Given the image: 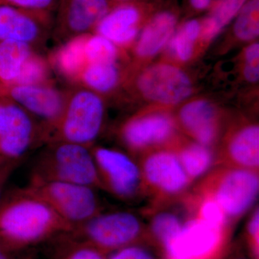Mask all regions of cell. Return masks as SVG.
Instances as JSON below:
<instances>
[{
    "label": "cell",
    "mask_w": 259,
    "mask_h": 259,
    "mask_svg": "<svg viewBox=\"0 0 259 259\" xmlns=\"http://www.w3.org/2000/svg\"><path fill=\"white\" fill-rule=\"evenodd\" d=\"M7 93L10 101L41 122L45 141L48 131L60 118L67 93H61L49 83L13 85L8 87Z\"/></svg>",
    "instance_id": "obj_13"
},
{
    "label": "cell",
    "mask_w": 259,
    "mask_h": 259,
    "mask_svg": "<svg viewBox=\"0 0 259 259\" xmlns=\"http://www.w3.org/2000/svg\"><path fill=\"white\" fill-rule=\"evenodd\" d=\"M39 142L44 143L41 125L14 102H0V161L21 162Z\"/></svg>",
    "instance_id": "obj_10"
},
{
    "label": "cell",
    "mask_w": 259,
    "mask_h": 259,
    "mask_svg": "<svg viewBox=\"0 0 259 259\" xmlns=\"http://www.w3.org/2000/svg\"><path fill=\"white\" fill-rule=\"evenodd\" d=\"M143 194L151 199L148 212L169 205L190 190L192 181L171 148H160L139 158Z\"/></svg>",
    "instance_id": "obj_5"
},
{
    "label": "cell",
    "mask_w": 259,
    "mask_h": 259,
    "mask_svg": "<svg viewBox=\"0 0 259 259\" xmlns=\"http://www.w3.org/2000/svg\"><path fill=\"white\" fill-rule=\"evenodd\" d=\"M182 128L195 142L211 147L216 144L222 120L216 107L205 100H196L182 107L178 114Z\"/></svg>",
    "instance_id": "obj_17"
},
{
    "label": "cell",
    "mask_w": 259,
    "mask_h": 259,
    "mask_svg": "<svg viewBox=\"0 0 259 259\" xmlns=\"http://www.w3.org/2000/svg\"><path fill=\"white\" fill-rule=\"evenodd\" d=\"M35 54L34 48L25 42L0 41V81L7 88L16 84L25 64Z\"/></svg>",
    "instance_id": "obj_21"
},
{
    "label": "cell",
    "mask_w": 259,
    "mask_h": 259,
    "mask_svg": "<svg viewBox=\"0 0 259 259\" xmlns=\"http://www.w3.org/2000/svg\"><path fill=\"white\" fill-rule=\"evenodd\" d=\"M247 0H221L210 15L201 23L200 40L209 41L216 37L239 13Z\"/></svg>",
    "instance_id": "obj_24"
},
{
    "label": "cell",
    "mask_w": 259,
    "mask_h": 259,
    "mask_svg": "<svg viewBox=\"0 0 259 259\" xmlns=\"http://www.w3.org/2000/svg\"><path fill=\"white\" fill-rule=\"evenodd\" d=\"M59 3L60 0H0V6L9 5L23 9L51 13Z\"/></svg>",
    "instance_id": "obj_30"
},
{
    "label": "cell",
    "mask_w": 259,
    "mask_h": 259,
    "mask_svg": "<svg viewBox=\"0 0 259 259\" xmlns=\"http://www.w3.org/2000/svg\"><path fill=\"white\" fill-rule=\"evenodd\" d=\"M192 190L214 199L233 225L249 211L258 197V172L214 166Z\"/></svg>",
    "instance_id": "obj_4"
},
{
    "label": "cell",
    "mask_w": 259,
    "mask_h": 259,
    "mask_svg": "<svg viewBox=\"0 0 259 259\" xmlns=\"http://www.w3.org/2000/svg\"><path fill=\"white\" fill-rule=\"evenodd\" d=\"M107 259H154L147 250L138 245L121 248L110 253Z\"/></svg>",
    "instance_id": "obj_32"
},
{
    "label": "cell",
    "mask_w": 259,
    "mask_h": 259,
    "mask_svg": "<svg viewBox=\"0 0 259 259\" xmlns=\"http://www.w3.org/2000/svg\"><path fill=\"white\" fill-rule=\"evenodd\" d=\"M247 239L249 243L250 250L255 258H258L259 239V209L258 206L253 211L248 218L246 228Z\"/></svg>",
    "instance_id": "obj_31"
},
{
    "label": "cell",
    "mask_w": 259,
    "mask_h": 259,
    "mask_svg": "<svg viewBox=\"0 0 259 259\" xmlns=\"http://www.w3.org/2000/svg\"><path fill=\"white\" fill-rule=\"evenodd\" d=\"M201 23L198 20L187 21L172 35L167 44L171 55L180 62L193 57L196 44L200 40Z\"/></svg>",
    "instance_id": "obj_25"
},
{
    "label": "cell",
    "mask_w": 259,
    "mask_h": 259,
    "mask_svg": "<svg viewBox=\"0 0 259 259\" xmlns=\"http://www.w3.org/2000/svg\"><path fill=\"white\" fill-rule=\"evenodd\" d=\"M145 232L144 223L136 214L117 211L99 213L63 236L69 243L89 245L107 255L135 245Z\"/></svg>",
    "instance_id": "obj_6"
},
{
    "label": "cell",
    "mask_w": 259,
    "mask_h": 259,
    "mask_svg": "<svg viewBox=\"0 0 259 259\" xmlns=\"http://www.w3.org/2000/svg\"><path fill=\"white\" fill-rule=\"evenodd\" d=\"M176 25V16L170 12H161L153 17L136 39V57L148 59L157 55L166 47L175 33Z\"/></svg>",
    "instance_id": "obj_19"
},
{
    "label": "cell",
    "mask_w": 259,
    "mask_h": 259,
    "mask_svg": "<svg viewBox=\"0 0 259 259\" xmlns=\"http://www.w3.org/2000/svg\"><path fill=\"white\" fill-rule=\"evenodd\" d=\"M148 213L152 215L149 227L151 236L163 247L180 231L184 222L176 212L158 209Z\"/></svg>",
    "instance_id": "obj_26"
},
{
    "label": "cell",
    "mask_w": 259,
    "mask_h": 259,
    "mask_svg": "<svg viewBox=\"0 0 259 259\" xmlns=\"http://www.w3.org/2000/svg\"><path fill=\"white\" fill-rule=\"evenodd\" d=\"M177 128L169 112L152 110L127 119L121 125L119 136L129 154L139 158L154 150L171 148L180 139Z\"/></svg>",
    "instance_id": "obj_8"
},
{
    "label": "cell",
    "mask_w": 259,
    "mask_h": 259,
    "mask_svg": "<svg viewBox=\"0 0 259 259\" xmlns=\"http://www.w3.org/2000/svg\"><path fill=\"white\" fill-rule=\"evenodd\" d=\"M20 162L0 161V199L3 194L5 185L9 180Z\"/></svg>",
    "instance_id": "obj_33"
},
{
    "label": "cell",
    "mask_w": 259,
    "mask_h": 259,
    "mask_svg": "<svg viewBox=\"0 0 259 259\" xmlns=\"http://www.w3.org/2000/svg\"><path fill=\"white\" fill-rule=\"evenodd\" d=\"M236 259H244V258H236Z\"/></svg>",
    "instance_id": "obj_39"
},
{
    "label": "cell",
    "mask_w": 259,
    "mask_h": 259,
    "mask_svg": "<svg viewBox=\"0 0 259 259\" xmlns=\"http://www.w3.org/2000/svg\"><path fill=\"white\" fill-rule=\"evenodd\" d=\"M215 155V166L234 167L258 172V125L245 122L232 128Z\"/></svg>",
    "instance_id": "obj_16"
},
{
    "label": "cell",
    "mask_w": 259,
    "mask_h": 259,
    "mask_svg": "<svg viewBox=\"0 0 259 259\" xmlns=\"http://www.w3.org/2000/svg\"><path fill=\"white\" fill-rule=\"evenodd\" d=\"M117 1H127V0H117Z\"/></svg>",
    "instance_id": "obj_38"
},
{
    "label": "cell",
    "mask_w": 259,
    "mask_h": 259,
    "mask_svg": "<svg viewBox=\"0 0 259 259\" xmlns=\"http://www.w3.org/2000/svg\"><path fill=\"white\" fill-rule=\"evenodd\" d=\"M92 146L52 141L37 156L30 182H59L102 189Z\"/></svg>",
    "instance_id": "obj_2"
},
{
    "label": "cell",
    "mask_w": 259,
    "mask_h": 259,
    "mask_svg": "<svg viewBox=\"0 0 259 259\" xmlns=\"http://www.w3.org/2000/svg\"><path fill=\"white\" fill-rule=\"evenodd\" d=\"M245 64L259 66V45L253 42L245 49L244 52Z\"/></svg>",
    "instance_id": "obj_34"
},
{
    "label": "cell",
    "mask_w": 259,
    "mask_h": 259,
    "mask_svg": "<svg viewBox=\"0 0 259 259\" xmlns=\"http://www.w3.org/2000/svg\"><path fill=\"white\" fill-rule=\"evenodd\" d=\"M259 0H248L238 13L234 33L243 41H251L259 34Z\"/></svg>",
    "instance_id": "obj_27"
},
{
    "label": "cell",
    "mask_w": 259,
    "mask_h": 259,
    "mask_svg": "<svg viewBox=\"0 0 259 259\" xmlns=\"http://www.w3.org/2000/svg\"><path fill=\"white\" fill-rule=\"evenodd\" d=\"M170 148L176 154L192 183L205 176L216 166L215 153L208 146L180 138Z\"/></svg>",
    "instance_id": "obj_20"
},
{
    "label": "cell",
    "mask_w": 259,
    "mask_h": 259,
    "mask_svg": "<svg viewBox=\"0 0 259 259\" xmlns=\"http://www.w3.org/2000/svg\"><path fill=\"white\" fill-rule=\"evenodd\" d=\"M59 5L55 35L64 42L89 34L110 11L107 0H60Z\"/></svg>",
    "instance_id": "obj_15"
},
{
    "label": "cell",
    "mask_w": 259,
    "mask_h": 259,
    "mask_svg": "<svg viewBox=\"0 0 259 259\" xmlns=\"http://www.w3.org/2000/svg\"><path fill=\"white\" fill-rule=\"evenodd\" d=\"M163 247L169 259H214L222 251L231 227L188 217Z\"/></svg>",
    "instance_id": "obj_9"
},
{
    "label": "cell",
    "mask_w": 259,
    "mask_h": 259,
    "mask_svg": "<svg viewBox=\"0 0 259 259\" xmlns=\"http://www.w3.org/2000/svg\"><path fill=\"white\" fill-rule=\"evenodd\" d=\"M85 57L88 64L117 62L119 48L97 34H88L84 46Z\"/></svg>",
    "instance_id": "obj_28"
},
{
    "label": "cell",
    "mask_w": 259,
    "mask_h": 259,
    "mask_svg": "<svg viewBox=\"0 0 259 259\" xmlns=\"http://www.w3.org/2000/svg\"><path fill=\"white\" fill-rule=\"evenodd\" d=\"M141 11L133 5H122L110 10L99 22L95 34L105 37L116 47H127L139 35Z\"/></svg>",
    "instance_id": "obj_18"
},
{
    "label": "cell",
    "mask_w": 259,
    "mask_h": 259,
    "mask_svg": "<svg viewBox=\"0 0 259 259\" xmlns=\"http://www.w3.org/2000/svg\"><path fill=\"white\" fill-rule=\"evenodd\" d=\"M243 75L247 81L250 82H256L259 79V66L245 64Z\"/></svg>",
    "instance_id": "obj_35"
},
{
    "label": "cell",
    "mask_w": 259,
    "mask_h": 259,
    "mask_svg": "<svg viewBox=\"0 0 259 259\" xmlns=\"http://www.w3.org/2000/svg\"><path fill=\"white\" fill-rule=\"evenodd\" d=\"M141 96L163 106H173L192 95L193 85L180 68L166 63L151 65L143 70L136 80Z\"/></svg>",
    "instance_id": "obj_12"
},
{
    "label": "cell",
    "mask_w": 259,
    "mask_h": 259,
    "mask_svg": "<svg viewBox=\"0 0 259 259\" xmlns=\"http://www.w3.org/2000/svg\"><path fill=\"white\" fill-rule=\"evenodd\" d=\"M91 150L102 190L122 200L144 195L139 164L132 156L95 145Z\"/></svg>",
    "instance_id": "obj_11"
},
{
    "label": "cell",
    "mask_w": 259,
    "mask_h": 259,
    "mask_svg": "<svg viewBox=\"0 0 259 259\" xmlns=\"http://www.w3.org/2000/svg\"><path fill=\"white\" fill-rule=\"evenodd\" d=\"M44 201L25 187L3 194L0 199V241L16 252L71 231Z\"/></svg>",
    "instance_id": "obj_1"
},
{
    "label": "cell",
    "mask_w": 259,
    "mask_h": 259,
    "mask_svg": "<svg viewBox=\"0 0 259 259\" xmlns=\"http://www.w3.org/2000/svg\"><path fill=\"white\" fill-rule=\"evenodd\" d=\"M52 27L50 12L0 6V41L25 42L35 49L47 40Z\"/></svg>",
    "instance_id": "obj_14"
},
{
    "label": "cell",
    "mask_w": 259,
    "mask_h": 259,
    "mask_svg": "<svg viewBox=\"0 0 259 259\" xmlns=\"http://www.w3.org/2000/svg\"><path fill=\"white\" fill-rule=\"evenodd\" d=\"M88 35L85 34L70 39L53 55L54 66L61 75L70 81L78 82L80 75L88 65L84 53Z\"/></svg>",
    "instance_id": "obj_22"
},
{
    "label": "cell",
    "mask_w": 259,
    "mask_h": 259,
    "mask_svg": "<svg viewBox=\"0 0 259 259\" xmlns=\"http://www.w3.org/2000/svg\"><path fill=\"white\" fill-rule=\"evenodd\" d=\"M120 80L117 62L93 63L85 66L78 82L100 95L111 93L118 86Z\"/></svg>",
    "instance_id": "obj_23"
},
{
    "label": "cell",
    "mask_w": 259,
    "mask_h": 259,
    "mask_svg": "<svg viewBox=\"0 0 259 259\" xmlns=\"http://www.w3.org/2000/svg\"><path fill=\"white\" fill-rule=\"evenodd\" d=\"M25 187L49 205L71 229L102 212L96 189L88 186L41 182H30Z\"/></svg>",
    "instance_id": "obj_7"
},
{
    "label": "cell",
    "mask_w": 259,
    "mask_h": 259,
    "mask_svg": "<svg viewBox=\"0 0 259 259\" xmlns=\"http://www.w3.org/2000/svg\"><path fill=\"white\" fill-rule=\"evenodd\" d=\"M57 259H107V255L89 245L69 243Z\"/></svg>",
    "instance_id": "obj_29"
},
{
    "label": "cell",
    "mask_w": 259,
    "mask_h": 259,
    "mask_svg": "<svg viewBox=\"0 0 259 259\" xmlns=\"http://www.w3.org/2000/svg\"><path fill=\"white\" fill-rule=\"evenodd\" d=\"M191 4L197 10H204L208 8L211 0H190Z\"/></svg>",
    "instance_id": "obj_37"
},
{
    "label": "cell",
    "mask_w": 259,
    "mask_h": 259,
    "mask_svg": "<svg viewBox=\"0 0 259 259\" xmlns=\"http://www.w3.org/2000/svg\"><path fill=\"white\" fill-rule=\"evenodd\" d=\"M105 118V102L99 94L83 87L74 89L67 93L62 114L46 134L45 143L66 141L93 146Z\"/></svg>",
    "instance_id": "obj_3"
},
{
    "label": "cell",
    "mask_w": 259,
    "mask_h": 259,
    "mask_svg": "<svg viewBox=\"0 0 259 259\" xmlns=\"http://www.w3.org/2000/svg\"><path fill=\"white\" fill-rule=\"evenodd\" d=\"M15 253L0 241V259H16Z\"/></svg>",
    "instance_id": "obj_36"
}]
</instances>
